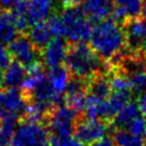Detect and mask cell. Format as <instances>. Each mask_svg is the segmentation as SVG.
<instances>
[{
  "label": "cell",
  "mask_w": 146,
  "mask_h": 146,
  "mask_svg": "<svg viewBox=\"0 0 146 146\" xmlns=\"http://www.w3.org/2000/svg\"><path fill=\"white\" fill-rule=\"evenodd\" d=\"M83 10L91 23H98L111 16L114 10V0H84Z\"/></svg>",
  "instance_id": "30bf717a"
},
{
  "label": "cell",
  "mask_w": 146,
  "mask_h": 146,
  "mask_svg": "<svg viewBox=\"0 0 146 146\" xmlns=\"http://www.w3.org/2000/svg\"><path fill=\"white\" fill-rule=\"evenodd\" d=\"M18 29L11 12L3 11L0 13V44L9 45L18 36Z\"/></svg>",
  "instance_id": "9a60e30c"
},
{
  "label": "cell",
  "mask_w": 146,
  "mask_h": 146,
  "mask_svg": "<svg viewBox=\"0 0 146 146\" xmlns=\"http://www.w3.org/2000/svg\"><path fill=\"white\" fill-rule=\"evenodd\" d=\"M26 35L30 39L32 44L41 52L53 40V36H54L47 21L31 26L26 32Z\"/></svg>",
  "instance_id": "7c38bea8"
},
{
  "label": "cell",
  "mask_w": 146,
  "mask_h": 146,
  "mask_svg": "<svg viewBox=\"0 0 146 146\" xmlns=\"http://www.w3.org/2000/svg\"><path fill=\"white\" fill-rule=\"evenodd\" d=\"M59 146H86V144H84L83 142L78 140L76 137H67L64 141L60 143Z\"/></svg>",
  "instance_id": "7402d4cb"
},
{
  "label": "cell",
  "mask_w": 146,
  "mask_h": 146,
  "mask_svg": "<svg viewBox=\"0 0 146 146\" xmlns=\"http://www.w3.org/2000/svg\"><path fill=\"white\" fill-rule=\"evenodd\" d=\"M114 7L123 10L130 18H137L142 14L143 0H114Z\"/></svg>",
  "instance_id": "ac0fdd59"
},
{
  "label": "cell",
  "mask_w": 146,
  "mask_h": 146,
  "mask_svg": "<svg viewBox=\"0 0 146 146\" xmlns=\"http://www.w3.org/2000/svg\"><path fill=\"white\" fill-rule=\"evenodd\" d=\"M90 146H115V143L112 137H105L103 139L99 140V141L92 143Z\"/></svg>",
  "instance_id": "cb8c5ba5"
},
{
  "label": "cell",
  "mask_w": 146,
  "mask_h": 146,
  "mask_svg": "<svg viewBox=\"0 0 146 146\" xmlns=\"http://www.w3.org/2000/svg\"><path fill=\"white\" fill-rule=\"evenodd\" d=\"M111 123L99 119L81 118L78 119L74 127L75 137L84 144H92L105 137L109 132Z\"/></svg>",
  "instance_id": "52a82bcc"
},
{
  "label": "cell",
  "mask_w": 146,
  "mask_h": 146,
  "mask_svg": "<svg viewBox=\"0 0 146 146\" xmlns=\"http://www.w3.org/2000/svg\"><path fill=\"white\" fill-rule=\"evenodd\" d=\"M137 103L139 109H140V112L144 116H146V92H143L139 96Z\"/></svg>",
  "instance_id": "603a6c76"
},
{
  "label": "cell",
  "mask_w": 146,
  "mask_h": 146,
  "mask_svg": "<svg viewBox=\"0 0 146 146\" xmlns=\"http://www.w3.org/2000/svg\"><path fill=\"white\" fill-rule=\"evenodd\" d=\"M60 2L67 7V5H80L82 2H84V0H60Z\"/></svg>",
  "instance_id": "484cf974"
},
{
  "label": "cell",
  "mask_w": 146,
  "mask_h": 146,
  "mask_svg": "<svg viewBox=\"0 0 146 146\" xmlns=\"http://www.w3.org/2000/svg\"><path fill=\"white\" fill-rule=\"evenodd\" d=\"M3 70L0 68V86H2V81H3Z\"/></svg>",
  "instance_id": "83f0119b"
},
{
  "label": "cell",
  "mask_w": 146,
  "mask_h": 146,
  "mask_svg": "<svg viewBox=\"0 0 146 146\" xmlns=\"http://www.w3.org/2000/svg\"><path fill=\"white\" fill-rule=\"evenodd\" d=\"M10 146H50L48 130L41 123L21 120L12 135Z\"/></svg>",
  "instance_id": "277c9868"
},
{
  "label": "cell",
  "mask_w": 146,
  "mask_h": 146,
  "mask_svg": "<svg viewBox=\"0 0 146 146\" xmlns=\"http://www.w3.org/2000/svg\"><path fill=\"white\" fill-rule=\"evenodd\" d=\"M66 68L71 76L88 81L99 73H109V67L104 60L86 42L70 43L66 59Z\"/></svg>",
  "instance_id": "7a4b0ae2"
},
{
  "label": "cell",
  "mask_w": 146,
  "mask_h": 146,
  "mask_svg": "<svg viewBox=\"0 0 146 146\" xmlns=\"http://www.w3.org/2000/svg\"><path fill=\"white\" fill-rule=\"evenodd\" d=\"M132 84V90L135 92H146V68L140 69L127 75Z\"/></svg>",
  "instance_id": "d6986e66"
},
{
  "label": "cell",
  "mask_w": 146,
  "mask_h": 146,
  "mask_svg": "<svg viewBox=\"0 0 146 146\" xmlns=\"http://www.w3.org/2000/svg\"><path fill=\"white\" fill-rule=\"evenodd\" d=\"M70 42L64 36H55L53 40L42 50V61L46 68L54 69L64 66L67 59Z\"/></svg>",
  "instance_id": "ba28073f"
},
{
  "label": "cell",
  "mask_w": 146,
  "mask_h": 146,
  "mask_svg": "<svg viewBox=\"0 0 146 146\" xmlns=\"http://www.w3.org/2000/svg\"><path fill=\"white\" fill-rule=\"evenodd\" d=\"M145 137H146V131H145Z\"/></svg>",
  "instance_id": "f546056e"
},
{
  "label": "cell",
  "mask_w": 146,
  "mask_h": 146,
  "mask_svg": "<svg viewBox=\"0 0 146 146\" xmlns=\"http://www.w3.org/2000/svg\"><path fill=\"white\" fill-rule=\"evenodd\" d=\"M126 35L127 50L132 55L146 56V21L130 18L123 25Z\"/></svg>",
  "instance_id": "8992f818"
},
{
  "label": "cell",
  "mask_w": 146,
  "mask_h": 146,
  "mask_svg": "<svg viewBox=\"0 0 146 146\" xmlns=\"http://www.w3.org/2000/svg\"><path fill=\"white\" fill-rule=\"evenodd\" d=\"M115 146H143L144 137L134 135L126 129H117L113 134Z\"/></svg>",
  "instance_id": "e0dca14e"
},
{
  "label": "cell",
  "mask_w": 146,
  "mask_h": 146,
  "mask_svg": "<svg viewBox=\"0 0 146 146\" xmlns=\"http://www.w3.org/2000/svg\"><path fill=\"white\" fill-rule=\"evenodd\" d=\"M59 0H29L28 21L30 27L36 24L46 22L55 13L59 12Z\"/></svg>",
  "instance_id": "9c48e42d"
},
{
  "label": "cell",
  "mask_w": 146,
  "mask_h": 146,
  "mask_svg": "<svg viewBox=\"0 0 146 146\" xmlns=\"http://www.w3.org/2000/svg\"><path fill=\"white\" fill-rule=\"evenodd\" d=\"M143 146H146V141L144 142V145H143Z\"/></svg>",
  "instance_id": "f1b7e54d"
},
{
  "label": "cell",
  "mask_w": 146,
  "mask_h": 146,
  "mask_svg": "<svg viewBox=\"0 0 146 146\" xmlns=\"http://www.w3.org/2000/svg\"><path fill=\"white\" fill-rule=\"evenodd\" d=\"M142 16L144 17V19L146 21V0L143 1V7H142Z\"/></svg>",
  "instance_id": "4316f807"
},
{
  "label": "cell",
  "mask_w": 146,
  "mask_h": 146,
  "mask_svg": "<svg viewBox=\"0 0 146 146\" xmlns=\"http://www.w3.org/2000/svg\"><path fill=\"white\" fill-rule=\"evenodd\" d=\"M12 56L10 54L8 48H5L2 44H0V68L5 71V69L11 64Z\"/></svg>",
  "instance_id": "44dd1931"
},
{
  "label": "cell",
  "mask_w": 146,
  "mask_h": 146,
  "mask_svg": "<svg viewBox=\"0 0 146 146\" xmlns=\"http://www.w3.org/2000/svg\"><path fill=\"white\" fill-rule=\"evenodd\" d=\"M70 78L71 74L64 66L50 69L47 74V81L57 96H64V91L67 89Z\"/></svg>",
  "instance_id": "4fadbf2b"
},
{
  "label": "cell",
  "mask_w": 146,
  "mask_h": 146,
  "mask_svg": "<svg viewBox=\"0 0 146 146\" xmlns=\"http://www.w3.org/2000/svg\"><path fill=\"white\" fill-rule=\"evenodd\" d=\"M8 50L14 60L23 64L26 69L31 66L42 62L41 50H39L32 44L26 33L18 35L8 46Z\"/></svg>",
  "instance_id": "5b68a950"
},
{
  "label": "cell",
  "mask_w": 146,
  "mask_h": 146,
  "mask_svg": "<svg viewBox=\"0 0 146 146\" xmlns=\"http://www.w3.org/2000/svg\"><path fill=\"white\" fill-rule=\"evenodd\" d=\"M90 46L104 61L115 64L127 50L126 35L123 26L106 18L96 23L90 36Z\"/></svg>",
  "instance_id": "6da1fadb"
},
{
  "label": "cell",
  "mask_w": 146,
  "mask_h": 146,
  "mask_svg": "<svg viewBox=\"0 0 146 146\" xmlns=\"http://www.w3.org/2000/svg\"><path fill=\"white\" fill-rule=\"evenodd\" d=\"M0 13H1V10H0Z\"/></svg>",
  "instance_id": "4dcf8cb0"
},
{
  "label": "cell",
  "mask_w": 146,
  "mask_h": 146,
  "mask_svg": "<svg viewBox=\"0 0 146 146\" xmlns=\"http://www.w3.org/2000/svg\"><path fill=\"white\" fill-rule=\"evenodd\" d=\"M26 68L18 61L14 60L11 62L3 72L2 86L5 88H17L21 87L26 78Z\"/></svg>",
  "instance_id": "5bb4252c"
},
{
  "label": "cell",
  "mask_w": 146,
  "mask_h": 146,
  "mask_svg": "<svg viewBox=\"0 0 146 146\" xmlns=\"http://www.w3.org/2000/svg\"><path fill=\"white\" fill-rule=\"evenodd\" d=\"M140 109L137 106V103L133 101H129L127 104L116 114L114 119L112 120V126L117 127L118 129H123L130 123L132 119L137 117L140 115Z\"/></svg>",
  "instance_id": "2e32d148"
},
{
  "label": "cell",
  "mask_w": 146,
  "mask_h": 146,
  "mask_svg": "<svg viewBox=\"0 0 146 146\" xmlns=\"http://www.w3.org/2000/svg\"><path fill=\"white\" fill-rule=\"evenodd\" d=\"M24 0H0V5L3 8H7V9H12L14 5L22 2Z\"/></svg>",
  "instance_id": "d4e9b609"
},
{
  "label": "cell",
  "mask_w": 146,
  "mask_h": 146,
  "mask_svg": "<svg viewBox=\"0 0 146 146\" xmlns=\"http://www.w3.org/2000/svg\"><path fill=\"white\" fill-rule=\"evenodd\" d=\"M123 129L128 130L129 132L134 134V135H139V137H145L146 119L143 118L141 115H139L137 117L132 119V120L128 123Z\"/></svg>",
  "instance_id": "ffe728a7"
},
{
  "label": "cell",
  "mask_w": 146,
  "mask_h": 146,
  "mask_svg": "<svg viewBox=\"0 0 146 146\" xmlns=\"http://www.w3.org/2000/svg\"><path fill=\"white\" fill-rule=\"evenodd\" d=\"M112 86L108 73H99L87 81L88 95L96 97L100 100H106L112 94Z\"/></svg>",
  "instance_id": "8fae6325"
},
{
  "label": "cell",
  "mask_w": 146,
  "mask_h": 146,
  "mask_svg": "<svg viewBox=\"0 0 146 146\" xmlns=\"http://www.w3.org/2000/svg\"><path fill=\"white\" fill-rule=\"evenodd\" d=\"M64 27V38L70 43L86 42L90 39L92 25L80 5H67L60 11Z\"/></svg>",
  "instance_id": "3957f363"
}]
</instances>
